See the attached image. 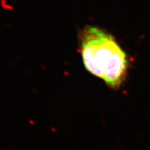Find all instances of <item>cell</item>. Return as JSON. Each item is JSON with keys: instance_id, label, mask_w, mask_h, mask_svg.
I'll list each match as a JSON object with an SVG mask.
<instances>
[{"instance_id": "cell-1", "label": "cell", "mask_w": 150, "mask_h": 150, "mask_svg": "<svg viewBox=\"0 0 150 150\" xmlns=\"http://www.w3.org/2000/svg\"><path fill=\"white\" fill-rule=\"evenodd\" d=\"M84 66L112 89L120 88L129 68L127 54L115 38L95 26H86L79 36Z\"/></svg>"}]
</instances>
